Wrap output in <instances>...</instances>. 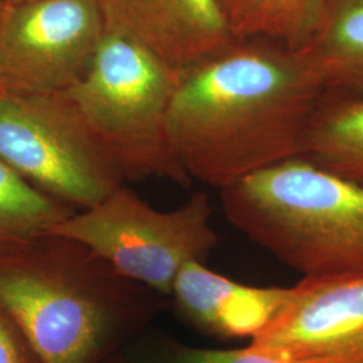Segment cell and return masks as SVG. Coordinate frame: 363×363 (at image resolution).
<instances>
[{"instance_id": "cell-1", "label": "cell", "mask_w": 363, "mask_h": 363, "mask_svg": "<svg viewBox=\"0 0 363 363\" xmlns=\"http://www.w3.org/2000/svg\"><path fill=\"white\" fill-rule=\"evenodd\" d=\"M323 93L286 43L235 38L179 72L169 143L191 181L222 190L303 155Z\"/></svg>"}, {"instance_id": "cell-2", "label": "cell", "mask_w": 363, "mask_h": 363, "mask_svg": "<svg viewBox=\"0 0 363 363\" xmlns=\"http://www.w3.org/2000/svg\"><path fill=\"white\" fill-rule=\"evenodd\" d=\"M0 307L40 362L105 363L150 328L169 298L50 233L0 253Z\"/></svg>"}, {"instance_id": "cell-3", "label": "cell", "mask_w": 363, "mask_h": 363, "mask_svg": "<svg viewBox=\"0 0 363 363\" xmlns=\"http://www.w3.org/2000/svg\"><path fill=\"white\" fill-rule=\"evenodd\" d=\"M226 218L303 277L363 274V187L298 156L220 190Z\"/></svg>"}, {"instance_id": "cell-4", "label": "cell", "mask_w": 363, "mask_h": 363, "mask_svg": "<svg viewBox=\"0 0 363 363\" xmlns=\"http://www.w3.org/2000/svg\"><path fill=\"white\" fill-rule=\"evenodd\" d=\"M179 72L139 43L105 31L91 65L66 94L124 182L193 181L169 138V113Z\"/></svg>"}, {"instance_id": "cell-5", "label": "cell", "mask_w": 363, "mask_h": 363, "mask_svg": "<svg viewBox=\"0 0 363 363\" xmlns=\"http://www.w3.org/2000/svg\"><path fill=\"white\" fill-rule=\"evenodd\" d=\"M211 217L213 206L203 191L190 195L179 208L160 211L121 184L50 233L84 244L117 272L169 298L182 268L191 261L205 262L217 247Z\"/></svg>"}, {"instance_id": "cell-6", "label": "cell", "mask_w": 363, "mask_h": 363, "mask_svg": "<svg viewBox=\"0 0 363 363\" xmlns=\"http://www.w3.org/2000/svg\"><path fill=\"white\" fill-rule=\"evenodd\" d=\"M0 157L42 193L76 211L96 206L125 183L66 91L1 94Z\"/></svg>"}, {"instance_id": "cell-7", "label": "cell", "mask_w": 363, "mask_h": 363, "mask_svg": "<svg viewBox=\"0 0 363 363\" xmlns=\"http://www.w3.org/2000/svg\"><path fill=\"white\" fill-rule=\"evenodd\" d=\"M105 34L99 0H33L0 16V91L42 96L70 89Z\"/></svg>"}, {"instance_id": "cell-8", "label": "cell", "mask_w": 363, "mask_h": 363, "mask_svg": "<svg viewBox=\"0 0 363 363\" xmlns=\"http://www.w3.org/2000/svg\"><path fill=\"white\" fill-rule=\"evenodd\" d=\"M249 347L283 363H363V274L303 277Z\"/></svg>"}, {"instance_id": "cell-9", "label": "cell", "mask_w": 363, "mask_h": 363, "mask_svg": "<svg viewBox=\"0 0 363 363\" xmlns=\"http://www.w3.org/2000/svg\"><path fill=\"white\" fill-rule=\"evenodd\" d=\"M105 31L182 72L233 42L220 0H99Z\"/></svg>"}, {"instance_id": "cell-10", "label": "cell", "mask_w": 363, "mask_h": 363, "mask_svg": "<svg viewBox=\"0 0 363 363\" xmlns=\"http://www.w3.org/2000/svg\"><path fill=\"white\" fill-rule=\"evenodd\" d=\"M292 288L240 284L191 261L178 273L169 306L177 316L208 337L253 339L286 307Z\"/></svg>"}, {"instance_id": "cell-11", "label": "cell", "mask_w": 363, "mask_h": 363, "mask_svg": "<svg viewBox=\"0 0 363 363\" xmlns=\"http://www.w3.org/2000/svg\"><path fill=\"white\" fill-rule=\"evenodd\" d=\"M294 50L325 91L363 93V0H322Z\"/></svg>"}, {"instance_id": "cell-12", "label": "cell", "mask_w": 363, "mask_h": 363, "mask_svg": "<svg viewBox=\"0 0 363 363\" xmlns=\"http://www.w3.org/2000/svg\"><path fill=\"white\" fill-rule=\"evenodd\" d=\"M301 157L363 187V93H323Z\"/></svg>"}, {"instance_id": "cell-13", "label": "cell", "mask_w": 363, "mask_h": 363, "mask_svg": "<svg viewBox=\"0 0 363 363\" xmlns=\"http://www.w3.org/2000/svg\"><path fill=\"white\" fill-rule=\"evenodd\" d=\"M76 213L42 193L0 157V253L25 245Z\"/></svg>"}, {"instance_id": "cell-14", "label": "cell", "mask_w": 363, "mask_h": 363, "mask_svg": "<svg viewBox=\"0 0 363 363\" xmlns=\"http://www.w3.org/2000/svg\"><path fill=\"white\" fill-rule=\"evenodd\" d=\"M322 0H220L234 38L273 39L296 49L307 35Z\"/></svg>"}, {"instance_id": "cell-15", "label": "cell", "mask_w": 363, "mask_h": 363, "mask_svg": "<svg viewBox=\"0 0 363 363\" xmlns=\"http://www.w3.org/2000/svg\"><path fill=\"white\" fill-rule=\"evenodd\" d=\"M105 363H283L252 347L211 350L187 346L169 334L147 328Z\"/></svg>"}, {"instance_id": "cell-16", "label": "cell", "mask_w": 363, "mask_h": 363, "mask_svg": "<svg viewBox=\"0 0 363 363\" xmlns=\"http://www.w3.org/2000/svg\"><path fill=\"white\" fill-rule=\"evenodd\" d=\"M0 363H42L26 337L0 307Z\"/></svg>"}, {"instance_id": "cell-17", "label": "cell", "mask_w": 363, "mask_h": 363, "mask_svg": "<svg viewBox=\"0 0 363 363\" xmlns=\"http://www.w3.org/2000/svg\"><path fill=\"white\" fill-rule=\"evenodd\" d=\"M7 4H19V3H26V1H33V0H4Z\"/></svg>"}, {"instance_id": "cell-18", "label": "cell", "mask_w": 363, "mask_h": 363, "mask_svg": "<svg viewBox=\"0 0 363 363\" xmlns=\"http://www.w3.org/2000/svg\"><path fill=\"white\" fill-rule=\"evenodd\" d=\"M6 7H7V3H6L4 0H0V16L3 15V13H4Z\"/></svg>"}, {"instance_id": "cell-19", "label": "cell", "mask_w": 363, "mask_h": 363, "mask_svg": "<svg viewBox=\"0 0 363 363\" xmlns=\"http://www.w3.org/2000/svg\"><path fill=\"white\" fill-rule=\"evenodd\" d=\"M0 96H1V91H0Z\"/></svg>"}]
</instances>
